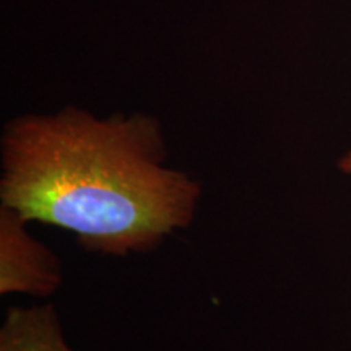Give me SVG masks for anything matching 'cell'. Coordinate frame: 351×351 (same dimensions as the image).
<instances>
[{"label": "cell", "mask_w": 351, "mask_h": 351, "mask_svg": "<svg viewBox=\"0 0 351 351\" xmlns=\"http://www.w3.org/2000/svg\"><path fill=\"white\" fill-rule=\"evenodd\" d=\"M0 147V205L73 232L86 252H152L199 208L202 184L166 166L163 127L150 114H26L7 122Z\"/></svg>", "instance_id": "obj_1"}, {"label": "cell", "mask_w": 351, "mask_h": 351, "mask_svg": "<svg viewBox=\"0 0 351 351\" xmlns=\"http://www.w3.org/2000/svg\"><path fill=\"white\" fill-rule=\"evenodd\" d=\"M29 221L16 210L0 205V295L47 298L62 285V263L33 238Z\"/></svg>", "instance_id": "obj_2"}, {"label": "cell", "mask_w": 351, "mask_h": 351, "mask_svg": "<svg viewBox=\"0 0 351 351\" xmlns=\"http://www.w3.org/2000/svg\"><path fill=\"white\" fill-rule=\"evenodd\" d=\"M0 351H73L54 306L10 307L0 327Z\"/></svg>", "instance_id": "obj_3"}, {"label": "cell", "mask_w": 351, "mask_h": 351, "mask_svg": "<svg viewBox=\"0 0 351 351\" xmlns=\"http://www.w3.org/2000/svg\"><path fill=\"white\" fill-rule=\"evenodd\" d=\"M339 169L341 171V173L350 176V178H351V150H348L345 153V155L340 156Z\"/></svg>", "instance_id": "obj_4"}]
</instances>
